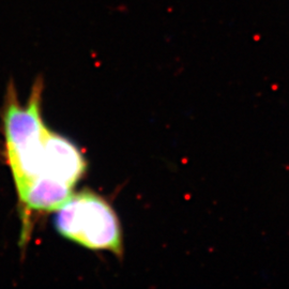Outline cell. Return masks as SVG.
Wrapping results in <instances>:
<instances>
[{"label": "cell", "instance_id": "cell-2", "mask_svg": "<svg viewBox=\"0 0 289 289\" xmlns=\"http://www.w3.org/2000/svg\"><path fill=\"white\" fill-rule=\"evenodd\" d=\"M87 163L80 150L68 138L48 130L45 143L41 175L37 178H47L60 182L74 189L83 178Z\"/></svg>", "mask_w": 289, "mask_h": 289}, {"label": "cell", "instance_id": "cell-1", "mask_svg": "<svg viewBox=\"0 0 289 289\" xmlns=\"http://www.w3.org/2000/svg\"><path fill=\"white\" fill-rule=\"evenodd\" d=\"M55 212L54 225L63 238L93 251L123 254L119 218L103 197L85 190L72 194Z\"/></svg>", "mask_w": 289, "mask_h": 289}]
</instances>
